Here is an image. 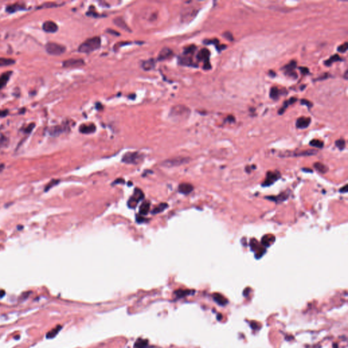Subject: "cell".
<instances>
[{"mask_svg":"<svg viewBox=\"0 0 348 348\" xmlns=\"http://www.w3.org/2000/svg\"><path fill=\"white\" fill-rule=\"evenodd\" d=\"M309 145L313 147L322 148L324 146V143L322 141H320L319 139H313L309 142Z\"/></svg>","mask_w":348,"mask_h":348,"instance_id":"e575fe53","label":"cell"},{"mask_svg":"<svg viewBox=\"0 0 348 348\" xmlns=\"http://www.w3.org/2000/svg\"><path fill=\"white\" fill-rule=\"evenodd\" d=\"M188 159L187 158L183 157H177L169 159V160H167L164 162L163 164L167 167H174V166H177L180 165V164H184V163H187Z\"/></svg>","mask_w":348,"mask_h":348,"instance_id":"30bf717a","label":"cell"},{"mask_svg":"<svg viewBox=\"0 0 348 348\" xmlns=\"http://www.w3.org/2000/svg\"><path fill=\"white\" fill-rule=\"evenodd\" d=\"M310 123H311V118L306 117H301L296 120V127L299 129H306L308 127Z\"/></svg>","mask_w":348,"mask_h":348,"instance_id":"2e32d148","label":"cell"},{"mask_svg":"<svg viewBox=\"0 0 348 348\" xmlns=\"http://www.w3.org/2000/svg\"><path fill=\"white\" fill-rule=\"evenodd\" d=\"M5 295V292L4 290H0V298H2Z\"/></svg>","mask_w":348,"mask_h":348,"instance_id":"c3c4849f","label":"cell"},{"mask_svg":"<svg viewBox=\"0 0 348 348\" xmlns=\"http://www.w3.org/2000/svg\"><path fill=\"white\" fill-rule=\"evenodd\" d=\"M85 64V61L82 59H67L63 63V66L64 67H82Z\"/></svg>","mask_w":348,"mask_h":348,"instance_id":"9c48e42d","label":"cell"},{"mask_svg":"<svg viewBox=\"0 0 348 348\" xmlns=\"http://www.w3.org/2000/svg\"><path fill=\"white\" fill-rule=\"evenodd\" d=\"M191 292H192V290H190L179 289V290H177L174 293H175V295H176V297H177L178 299H180V298H184V297H185V296L190 295Z\"/></svg>","mask_w":348,"mask_h":348,"instance_id":"4316f807","label":"cell"},{"mask_svg":"<svg viewBox=\"0 0 348 348\" xmlns=\"http://www.w3.org/2000/svg\"><path fill=\"white\" fill-rule=\"evenodd\" d=\"M314 166L315 167V169H316L318 172L321 173V174H325V173L328 171V168L327 166H326L325 164H324L323 163H319V162H317V163H314Z\"/></svg>","mask_w":348,"mask_h":348,"instance_id":"d4e9b609","label":"cell"},{"mask_svg":"<svg viewBox=\"0 0 348 348\" xmlns=\"http://www.w3.org/2000/svg\"><path fill=\"white\" fill-rule=\"evenodd\" d=\"M149 343L147 339L139 338L135 342L134 348H149Z\"/></svg>","mask_w":348,"mask_h":348,"instance_id":"44dd1931","label":"cell"},{"mask_svg":"<svg viewBox=\"0 0 348 348\" xmlns=\"http://www.w3.org/2000/svg\"><path fill=\"white\" fill-rule=\"evenodd\" d=\"M144 197V195L142 191L140 189H136L134 191V193L132 196H131L130 199L128 201V206L131 208H135L137 206V205L139 203V202L142 200L143 198Z\"/></svg>","mask_w":348,"mask_h":348,"instance_id":"ba28073f","label":"cell"},{"mask_svg":"<svg viewBox=\"0 0 348 348\" xmlns=\"http://www.w3.org/2000/svg\"><path fill=\"white\" fill-rule=\"evenodd\" d=\"M43 29L48 33H55L58 30V26L56 24L51 21H48L43 24Z\"/></svg>","mask_w":348,"mask_h":348,"instance_id":"4fadbf2b","label":"cell"},{"mask_svg":"<svg viewBox=\"0 0 348 348\" xmlns=\"http://www.w3.org/2000/svg\"><path fill=\"white\" fill-rule=\"evenodd\" d=\"M335 145L336 146L339 148L340 150H343L345 148V142L344 139H338L335 142Z\"/></svg>","mask_w":348,"mask_h":348,"instance_id":"d590c367","label":"cell"},{"mask_svg":"<svg viewBox=\"0 0 348 348\" xmlns=\"http://www.w3.org/2000/svg\"><path fill=\"white\" fill-rule=\"evenodd\" d=\"M347 71L345 72V79H347Z\"/></svg>","mask_w":348,"mask_h":348,"instance_id":"816d5d0a","label":"cell"},{"mask_svg":"<svg viewBox=\"0 0 348 348\" xmlns=\"http://www.w3.org/2000/svg\"><path fill=\"white\" fill-rule=\"evenodd\" d=\"M196 50V47L194 45H191L190 46H188V48H186L184 50V55H192L194 53H195V51Z\"/></svg>","mask_w":348,"mask_h":348,"instance_id":"8d00e7d4","label":"cell"},{"mask_svg":"<svg viewBox=\"0 0 348 348\" xmlns=\"http://www.w3.org/2000/svg\"><path fill=\"white\" fill-rule=\"evenodd\" d=\"M300 69L303 74H307L309 73V69L306 67H300Z\"/></svg>","mask_w":348,"mask_h":348,"instance_id":"bcb514c9","label":"cell"},{"mask_svg":"<svg viewBox=\"0 0 348 348\" xmlns=\"http://www.w3.org/2000/svg\"><path fill=\"white\" fill-rule=\"evenodd\" d=\"M209 56H210V52L207 49V48H203L200 51H199L197 56H196V59L199 61H204V66L203 69L206 70H208L212 68L211 64L209 63Z\"/></svg>","mask_w":348,"mask_h":348,"instance_id":"8992f818","label":"cell"},{"mask_svg":"<svg viewBox=\"0 0 348 348\" xmlns=\"http://www.w3.org/2000/svg\"><path fill=\"white\" fill-rule=\"evenodd\" d=\"M269 74H270L271 75H273V76H275V75H276V73H275L273 71H270V72H269Z\"/></svg>","mask_w":348,"mask_h":348,"instance_id":"f907efd6","label":"cell"},{"mask_svg":"<svg viewBox=\"0 0 348 348\" xmlns=\"http://www.w3.org/2000/svg\"><path fill=\"white\" fill-rule=\"evenodd\" d=\"M101 46V39L98 36L88 38L78 47V51L83 53H90L99 49Z\"/></svg>","mask_w":348,"mask_h":348,"instance_id":"6da1fadb","label":"cell"},{"mask_svg":"<svg viewBox=\"0 0 348 348\" xmlns=\"http://www.w3.org/2000/svg\"><path fill=\"white\" fill-rule=\"evenodd\" d=\"M96 130V126L94 124H83L81 125L79 131L83 134L93 133Z\"/></svg>","mask_w":348,"mask_h":348,"instance_id":"5bb4252c","label":"cell"},{"mask_svg":"<svg viewBox=\"0 0 348 348\" xmlns=\"http://www.w3.org/2000/svg\"><path fill=\"white\" fill-rule=\"evenodd\" d=\"M280 173L278 171H269L266 174V177L262 184L263 187H269L273 184L277 180L280 178Z\"/></svg>","mask_w":348,"mask_h":348,"instance_id":"5b68a950","label":"cell"},{"mask_svg":"<svg viewBox=\"0 0 348 348\" xmlns=\"http://www.w3.org/2000/svg\"><path fill=\"white\" fill-rule=\"evenodd\" d=\"M339 192L341 193H347V185L345 184L344 187L340 188Z\"/></svg>","mask_w":348,"mask_h":348,"instance_id":"ee69618b","label":"cell"},{"mask_svg":"<svg viewBox=\"0 0 348 348\" xmlns=\"http://www.w3.org/2000/svg\"><path fill=\"white\" fill-rule=\"evenodd\" d=\"M179 63L183 65H187V66H190V65H193L194 63L193 62L192 59L190 57H188L187 55L184 56H181V57L179 58Z\"/></svg>","mask_w":348,"mask_h":348,"instance_id":"484cf974","label":"cell"},{"mask_svg":"<svg viewBox=\"0 0 348 348\" xmlns=\"http://www.w3.org/2000/svg\"><path fill=\"white\" fill-rule=\"evenodd\" d=\"M12 74V72H7L4 73L0 76V89H2L4 86L6 85L8 81L9 80L10 75Z\"/></svg>","mask_w":348,"mask_h":348,"instance_id":"7402d4cb","label":"cell"},{"mask_svg":"<svg viewBox=\"0 0 348 348\" xmlns=\"http://www.w3.org/2000/svg\"><path fill=\"white\" fill-rule=\"evenodd\" d=\"M347 45H348L347 42H345L344 44H343L342 45L339 46L338 48H337V50H338L339 52H341V53L346 52L347 50Z\"/></svg>","mask_w":348,"mask_h":348,"instance_id":"ab89813d","label":"cell"},{"mask_svg":"<svg viewBox=\"0 0 348 348\" xmlns=\"http://www.w3.org/2000/svg\"><path fill=\"white\" fill-rule=\"evenodd\" d=\"M23 9H25V8L21 6V5H19V4H18L10 5V6H8V7L6 8L7 12H11V13L14 12H17V11H18V10H23Z\"/></svg>","mask_w":348,"mask_h":348,"instance_id":"83f0119b","label":"cell"},{"mask_svg":"<svg viewBox=\"0 0 348 348\" xmlns=\"http://www.w3.org/2000/svg\"><path fill=\"white\" fill-rule=\"evenodd\" d=\"M296 67V62L295 61H292L289 64L286 65L284 69H285V74L289 77H292L293 78H297V74L295 72V69Z\"/></svg>","mask_w":348,"mask_h":348,"instance_id":"8fae6325","label":"cell"},{"mask_svg":"<svg viewBox=\"0 0 348 348\" xmlns=\"http://www.w3.org/2000/svg\"><path fill=\"white\" fill-rule=\"evenodd\" d=\"M114 23L116 25L119 27L120 28L124 29L125 31H131V29H129L128 25H126V23L125 22V21H124L121 17L116 18L114 20Z\"/></svg>","mask_w":348,"mask_h":348,"instance_id":"ffe728a7","label":"cell"},{"mask_svg":"<svg viewBox=\"0 0 348 348\" xmlns=\"http://www.w3.org/2000/svg\"><path fill=\"white\" fill-rule=\"evenodd\" d=\"M173 55H174V53H173V51L170 48H164L159 53L158 59L159 61H164L172 57Z\"/></svg>","mask_w":348,"mask_h":348,"instance_id":"9a60e30c","label":"cell"},{"mask_svg":"<svg viewBox=\"0 0 348 348\" xmlns=\"http://www.w3.org/2000/svg\"><path fill=\"white\" fill-rule=\"evenodd\" d=\"M8 114V110H0V117H5Z\"/></svg>","mask_w":348,"mask_h":348,"instance_id":"f6af8a7d","label":"cell"},{"mask_svg":"<svg viewBox=\"0 0 348 348\" xmlns=\"http://www.w3.org/2000/svg\"><path fill=\"white\" fill-rule=\"evenodd\" d=\"M4 169V164H0V173H1L2 171H3Z\"/></svg>","mask_w":348,"mask_h":348,"instance_id":"681fc988","label":"cell"},{"mask_svg":"<svg viewBox=\"0 0 348 348\" xmlns=\"http://www.w3.org/2000/svg\"><path fill=\"white\" fill-rule=\"evenodd\" d=\"M224 36H225L226 39H228L229 40H233V36H232V34L230 33V32H226V34H224Z\"/></svg>","mask_w":348,"mask_h":348,"instance_id":"7bdbcfd3","label":"cell"},{"mask_svg":"<svg viewBox=\"0 0 348 348\" xmlns=\"http://www.w3.org/2000/svg\"><path fill=\"white\" fill-rule=\"evenodd\" d=\"M155 61H154L153 59H150V60L144 61V63H142V67L145 70H150L155 67Z\"/></svg>","mask_w":348,"mask_h":348,"instance_id":"1f68e13d","label":"cell"},{"mask_svg":"<svg viewBox=\"0 0 348 348\" xmlns=\"http://www.w3.org/2000/svg\"><path fill=\"white\" fill-rule=\"evenodd\" d=\"M61 326L60 325H58L56 327H55V328H53V330H51L50 331L48 332V333L46 334V338L47 339H53L55 337L56 334L59 333V332L60 331V330L61 329Z\"/></svg>","mask_w":348,"mask_h":348,"instance_id":"f1b7e54d","label":"cell"},{"mask_svg":"<svg viewBox=\"0 0 348 348\" xmlns=\"http://www.w3.org/2000/svg\"><path fill=\"white\" fill-rule=\"evenodd\" d=\"M301 103L302 105H305L307 107H309V108H311V107L313 106V104L311 102H310L309 101L307 100V99H302L301 101Z\"/></svg>","mask_w":348,"mask_h":348,"instance_id":"b9f144b4","label":"cell"},{"mask_svg":"<svg viewBox=\"0 0 348 348\" xmlns=\"http://www.w3.org/2000/svg\"><path fill=\"white\" fill-rule=\"evenodd\" d=\"M190 112L188 107L183 105H177L171 109L169 116L174 120H182L187 119L190 114Z\"/></svg>","mask_w":348,"mask_h":348,"instance_id":"7a4b0ae2","label":"cell"},{"mask_svg":"<svg viewBox=\"0 0 348 348\" xmlns=\"http://www.w3.org/2000/svg\"><path fill=\"white\" fill-rule=\"evenodd\" d=\"M65 131V128L60 125H56L50 127L48 129V133L52 136H58Z\"/></svg>","mask_w":348,"mask_h":348,"instance_id":"ac0fdd59","label":"cell"},{"mask_svg":"<svg viewBox=\"0 0 348 348\" xmlns=\"http://www.w3.org/2000/svg\"><path fill=\"white\" fill-rule=\"evenodd\" d=\"M150 204L148 201H145L139 207V214L141 215H146L150 211Z\"/></svg>","mask_w":348,"mask_h":348,"instance_id":"cb8c5ba5","label":"cell"},{"mask_svg":"<svg viewBox=\"0 0 348 348\" xmlns=\"http://www.w3.org/2000/svg\"><path fill=\"white\" fill-rule=\"evenodd\" d=\"M143 156L137 152H129L123 156L122 161L126 164H136L142 160Z\"/></svg>","mask_w":348,"mask_h":348,"instance_id":"277c9868","label":"cell"},{"mask_svg":"<svg viewBox=\"0 0 348 348\" xmlns=\"http://www.w3.org/2000/svg\"><path fill=\"white\" fill-rule=\"evenodd\" d=\"M56 6H59L58 4H56L55 3H51V2H47V3H45L44 4L41 5V6H40L38 8H53V7H56Z\"/></svg>","mask_w":348,"mask_h":348,"instance_id":"f35d334b","label":"cell"},{"mask_svg":"<svg viewBox=\"0 0 348 348\" xmlns=\"http://www.w3.org/2000/svg\"><path fill=\"white\" fill-rule=\"evenodd\" d=\"M34 127H35V124L31 123V124H30V125L27 126L25 129H24V132H25V133H31V132L33 131V129Z\"/></svg>","mask_w":348,"mask_h":348,"instance_id":"60d3db41","label":"cell"},{"mask_svg":"<svg viewBox=\"0 0 348 348\" xmlns=\"http://www.w3.org/2000/svg\"><path fill=\"white\" fill-rule=\"evenodd\" d=\"M275 240H276V237L271 235H265L263 237L262 240H261V244L265 247H268L270 246L271 244H273Z\"/></svg>","mask_w":348,"mask_h":348,"instance_id":"d6986e66","label":"cell"},{"mask_svg":"<svg viewBox=\"0 0 348 348\" xmlns=\"http://www.w3.org/2000/svg\"><path fill=\"white\" fill-rule=\"evenodd\" d=\"M288 196H289V193L284 192V193H282L281 194H279V195H277V196H266L265 198L267 199H268V200L273 201L276 203H282V202H284L286 200H287Z\"/></svg>","mask_w":348,"mask_h":348,"instance_id":"7c38bea8","label":"cell"},{"mask_svg":"<svg viewBox=\"0 0 348 348\" xmlns=\"http://www.w3.org/2000/svg\"><path fill=\"white\" fill-rule=\"evenodd\" d=\"M227 119H228V120L229 122H234L235 121V118L233 117V116H228Z\"/></svg>","mask_w":348,"mask_h":348,"instance_id":"7dc6e473","label":"cell"},{"mask_svg":"<svg viewBox=\"0 0 348 348\" xmlns=\"http://www.w3.org/2000/svg\"><path fill=\"white\" fill-rule=\"evenodd\" d=\"M59 182V180H52V181H50L46 186V187H45L46 192V191H48V190H49L53 187H55V185L57 184Z\"/></svg>","mask_w":348,"mask_h":348,"instance_id":"74e56055","label":"cell"},{"mask_svg":"<svg viewBox=\"0 0 348 348\" xmlns=\"http://www.w3.org/2000/svg\"><path fill=\"white\" fill-rule=\"evenodd\" d=\"M279 91L277 87H272L270 90V97L274 100H277L279 97Z\"/></svg>","mask_w":348,"mask_h":348,"instance_id":"836d02e7","label":"cell"},{"mask_svg":"<svg viewBox=\"0 0 348 348\" xmlns=\"http://www.w3.org/2000/svg\"><path fill=\"white\" fill-rule=\"evenodd\" d=\"M167 207H168V205H167V203H161V204H159L158 206H156L155 208L152 210V213L153 214H158V213H161L162 212H163Z\"/></svg>","mask_w":348,"mask_h":348,"instance_id":"d6a6232c","label":"cell"},{"mask_svg":"<svg viewBox=\"0 0 348 348\" xmlns=\"http://www.w3.org/2000/svg\"><path fill=\"white\" fill-rule=\"evenodd\" d=\"M14 63H15V61L14 60V59L3 58V57L0 58V67L11 65L14 64Z\"/></svg>","mask_w":348,"mask_h":348,"instance_id":"f546056e","label":"cell"},{"mask_svg":"<svg viewBox=\"0 0 348 348\" xmlns=\"http://www.w3.org/2000/svg\"><path fill=\"white\" fill-rule=\"evenodd\" d=\"M342 61V59L340 57V56L338 55H334L333 56H332L331 57L328 59L327 61H326L324 62V64L326 65V66H330L331 64H333L334 62H337V61Z\"/></svg>","mask_w":348,"mask_h":348,"instance_id":"4dcf8cb0","label":"cell"},{"mask_svg":"<svg viewBox=\"0 0 348 348\" xmlns=\"http://www.w3.org/2000/svg\"><path fill=\"white\" fill-rule=\"evenodd\" d=\"M194 188L192 184H189V183H182L180 184L178 187V190L180 193L184 194V195H188L190 194L193 190Z\"/></svg>","mask_w":348,"mask_h":348,"instance_id":"e0dca14e","label":"cell"},{"mask_svg":"<svg viewBox=\"0 0 348 348\" xmlns=\"http://www.w3.org/2000/svg\"><path fill=\"white\" fill-rule=\"evenodd\" d=\"M46 50L51 55H61L65 52L66 48L55 42H48L46 45Z\"/></svg>","mask_w":348,"mask_h":348,"instance_id":"3957f363","label":"cell"},{"mask_svg":"<svg viewBox=\"0 0 348 348\" xmlns=\"http://www.w3.org/2000/svg\"><path fill=\"white\" fill-rule=\"evenodd\" d=\"M213 298H214V300L217 303H218L219 305H225V304L227 303V300L224 297V296L220 295L219 293H215L214 295H213Z\"/></svg>","mask_w":348,"mask_h":348,"instance_id":"603a6c76","label":"cell"},{"mask_svg":"<svg viewBox=\"0 0 348 348\" xmlns=\"http://www.w3.org/2000/svg\"><path fill=\"white\" fill-rule=\"evenodd\" d=\"M318 153L315 150H306L299 152H286L280 155L282 157H297V156H314Z\"/></svg>","mask_w":348,"mask_h":348,"instance_id":"52a82bcc","label":"cell"}]
</instances>
